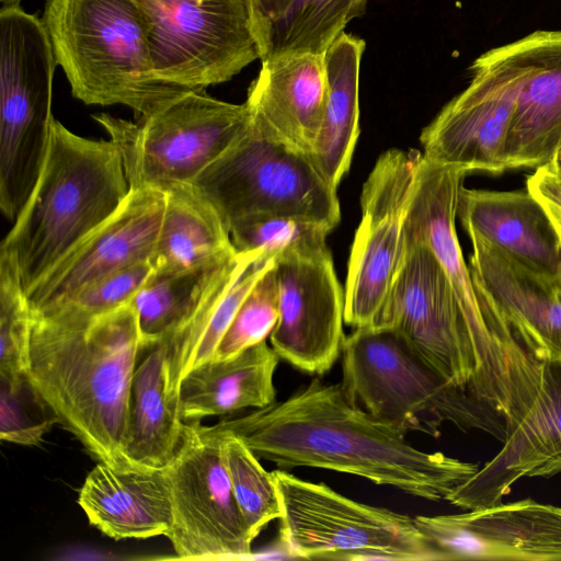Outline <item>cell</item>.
Here are the masks:
<instances>
[{"label": "cell", "instance_id": "6da1fadb", "mask_svg": "<svg viewBox=\"0 0 561 561\" xmlns=\"http://www.w3.org/2000/svg\"><path fill=\"white\" fill-rule=\"evenodd\" d=\"M215 426L279 469L333 470L428 501L445 500L479 469L440 451L417 449L405 433L356 403L342 383L319 378L283 401Z\"/></svg>", "mask_w": 561, "mask_h": 561}, {"label": "cell", "instance_id": "7a4b0ae2", "mask_svg": "<svg viewBox=\"0 0 561 561\" xmlns=\"http://www.w3.org/2000/svg\"><path fill=\"white\" fill-rule=\"evenodd\" d=\"M26 377L99 462L134 469L125 448L136 362L145 350L133 305L88 321L33 316Z\"/></svg>", "mask_w": 561, "mask_h": 561}, {"label": "cell", "instance_id": "3957f363", "mask_svg": "<svg viewBox=\"0 0 561 561\" xmlns=\"http://www.w3.org/2000/svg\"><path fill=\"white\" fill-rule=\"evenodd\" d=\"M130 191L112 140L79 136L54 119L38 180L3 239L25 293L107 220Z\"/></svg>", "mask_w": 561, "mask_h": 561}, {"label": "cell", "instance_id": "277c9868", "mask_svg": "<svg viewBox=\"0 0 561 561\" xmlns=\"http://www.w3.org/2000/svg\"><path fill=\"white\" fill-rule=\"evenodd\" d=\"M42 21L72 95L84 104H122L142 118L193 91L154 73L134 0H46Z\"/></svg>", "mask_w": 561, "mask_h": 561}, {"label": "cell", "instance_id": "5b68a950", "mask_svg": "<svg viewBox=\"0 0 561 561\" xmlns=\"http://www.w3.org/2000/svg\"><path fill=\"white\" fill-rule=\"evenodd\" d=\"M341 355L342 386L378 420L405 434L437 437L439 428L450 423L504 440L502 416L446 381L393 330L354 329L345 335Z\"/></svg>", "mask_w": 561, "mask_h": 561}, {"label": "cell", "instance_id": "8992f818", "mask_svg": "<svg viewBox=\"0 0 561 561\" xmlns=\"http://www.w3.org/2000/svg\"><path fill=\"white\" fill-rule=\"evenodd\" d=\"M251 113V112H250ZM225 226L256 214H280L333 229L336 188L311 157L272 137L252 117L245 131L191 183Z\"/></svg>", "mask_w": 561, "mask_h": 561}, {"label": "cell", "instance_id": "52a82bcc", "mask_svg": "<svg viewBox=\"0 0 561 561\" xmlns=\"http://www.w3.org/2000/svg\"><path fill=\"white\" fill-rule=\"evenodd\" d=\"M279 539L295 559L438 561L414 517L348 499L322 482L272 471Z\"/></svg>", "mask_w": 561, "mask_h": 561}, {"label": "cell", "instance_id": "ba28073f", "mask_svg": "<svg viewBox=\"0 0 561 561\" xmlns=\"http://www.w3.org/2000/svg\"><path fill=\"white\" fill-rule=\"evenodd\" d=\"M118 148L131 188L168 191L192 181L248 128L250 110L190 91L138 123L93 115Z\"/></svg>", "mask_w": 561, "mask_h": 561}, {"label": "cell", "instance_id": "9c48e42d", "mask_svg": "<svg viewBox=\"0 0 561 561\" xmlns=\"http://www.w3.org/2000/svg\"><path fill=\"white\" fill-rule=\"evenodd\" d=\"M53 46L37 16L19 5L0 11V187L22 196L45 162L54 116Z\"/></svg>", "mask_w": 561, "mask_h": 561}, {"label": "cell", "instance_id": "30bf717a", "mask_svg": "<svg viewBox=\"0 0 561 561\" xmlns=\"http://www.w3.org/2000/svg\"><path fill=\"white\" fill-rule=\"evenodd\" d=\"M154 73L188 90L226 82L260 58L251 0H134Z\"/></svg>", "mask_w": 561, "mask_h": 561}, {"label": "cell", "instance_id": "8fae6325", "mask_svg": "<svg viewBox=\"0 0 561 561\" xmlns=\"http://www.w3.org/2000/svg\"><path fill=\"white\" fill-rule=\"evenodd\" d=\"M224 439L215 425L183 421L175 454L163 469L172 507L165 537L179 559L252 558L253 539L232 492Z\"/></svg>", "mask_w": 561, "mask_h": 561}, {"label": "cell", "instance_id": "7c38bea8", "mask_svg": "<svg viewBox=\"0 0 561 561\" xmlns=\"http://www.w3.org/2000/svg\"><path fill=\"white\" fill-rule=\"evenodd\" d=\"M420 158V151L389 149L377 159L363 185L362 218L344 289V322L354 329L376 324L400 270Z\"/></svg>", "mask_w": 561, "mask_h": 561}, {"label": "cell", "instance_id": "4fadbf2b", "mask_svg": "<svg viewBox=\"0 0 561 561\" xmlns=\"http://www.w3.org/2000/svg\"><path fill=\"white\" fill-rule=\"evenodd\" d=\"M471 71L469 85L422 130V156L468 173L501 174L508 170L505 147L517 76L499 47L479 56Z\"/></svg>", "mask_w": 561, "mask_h": 561}, {"label": "cell", "instance_id": "5bb4252c", "mask_svg": "<svg viewBox=\"0 0 561 561\" xmlns=\"http://www.w3.org/2000/svg\"><path fill=\"white\" fill-rule=\"evenodd\" d=\"M468 172L422 153L405 218V234L426 243L440 263L472 330L491 345L523 358H537L517 336L492 298L474 285L456 230L460 190Z\"/></svg>", "mask_w": 561, "mask_h": 561}, {"label": "cell", "instance_id": "9a60e30c", "mask_svg": "<svg viewBox=\"0 0 561 561\" xmlns=\"http://www.w3.org/2000/svg\"><path fill=\"white\" fill-rule=\"evenodd\" d=\"M279 316L270 341L279 358L311 375L331 369L345 334L344 291L330 250L275 261Z\"/></svg>", "mask_w": 561, "mask_h": 561}, {"label": "cell", "instance_id": "2e32d148", "mask_svg": "<svg viewBox=\"0 0 561 561\" xmlns=\"http://www.w3.org/2000/svg\"><path fill=\"white\" fill-rule=\"evenodd\" d=\"M414 522L440 560H561V507L530 499Z\"/></svg>", "mask_w": 561, "mask_h": 561}, {"label": "cell", "instance_id": "e0dca14e", "mask_svg": "<svg viewBox=\"0 0 561 561\" xmlns=\"http://www.w3.org/2000/svg\"><path fill=\"white\" fill-rule=\"evenodd\" d=\"M165 204L164 191L130 187L119 208L26 291L32 313L47 311L110 274L150 260Z\"/></svg>", "mask_w": 561, "mask_h": 561}, {"label": "cell", "instance_id": "ac0fdd59", "mask_svg": "<svg viewBox=\"0 0 561 561\" xmlns=\"http://www.w3.org/2000/svg\"><path fill=\"white\" fill-rule=\"evenodd\" d=\"M499 48L517 76L507 168L537 169L561 146V31L538 30Z\"/></svg>", "mask_w": 561, "mask_h": 561}, {"label": "cell", "instance_id": "d6986e66", "mask_svg": "<svg viewBox=\"0 0 561 561\" xmlns=\"http://www.w3.org/2000/svg\"><path fill=\"white\" fill-rule=\"evenodd\" d=\"M468 237L474 285L488 293L538 359L561 362V275L533 270L483 239Z\"/></svg>", "mask_w": 561, "mask_h": 561}, {"label": "cell", "instance_id": "ffe728a7", "mask_svg": "<svg viewBox=\"0 0 561 561\" xmlns=\"http://www.w3.org/2000/svg\"><path fill=\"white\" fill-rule=\"evenodd\" d=\"M327 94L323 54H296L262 61L245 103L252 119L272 137L311 156Z\"/></svg>", "mask_w": 561, "mask_h": 561}, {"label": "cell", "instance_id": "44dd1931", "mask_svg": "<svg viewBox=\"0 0 561 561\" xmlns=\"http://www.w3.org/2000/svg\"><path fill=\"white\" fill-rule=\"evenodd\" d=\"M457 216L468 236L483 239L533 270L561 275V240L542 206L527 190L462 186Z\"/></svg>", "mask_w": 561, "mask_h": 561}, {"label": "cell", "instance_id": "7402d4cb", "mask_svg": "<svg viewBox=\"0 0 561 561\" xmlns=\"http://www.w3.org/2000/svg\"><path fill=\"white\" fill-rule=\"evenodd\" d=\"M78 504L92 526L115 540L165 536L172 523L163 470H118L99 462L88 473Z\"/></svg>", "mask_w": 561, "mask_h": 561}, {"label": "cell", "instance_id": "603a6c76", "mask_svg": "<svg viewBox=\"0 0 561 561\" xmlns=\"http://www.w3.org/2000/svg\"><path fill=\"white\" fill-rule=\"evenodd\" d=\"M279 357L261 342L227 359H209L188 371L179 386L183 421L224 415L275 401L274 374Z\"/></svg>", "mask_w": 561, "mask_h": 561}, {"label": "cell", "instance_id": "cb8c5ba5", "mask_svg": "<svg viewBox=\"0 0 561 561\" xmlns=\"http://www.w3.org/2000/svg\"><path fill=\"white\" fill-rule=\"evenodd\" d=\"M150 257L156 272H179L234 257L230 233L213 206L191 183L172 186Z\"/></svg>", "mask_w": 561, "mask_h": 561}, {"label": "cell", "instance_id": "d4e9b609", "mask_svg": "<svg viewBox=\"0 0 561 561\" xmlns=\"http://www.w3.org/2000/svg\"><path fill=\"white\" fill-rule=\"evenodd\" d=\"M364 49V39L343 32L323 53L327 103L317 145L310 157L336 190L350 169L359 135L358 83Z\"/></svg>", "mask_w": 561, "mask_h": 561}, {"label": "cell", "instance_id": "484cf974", "mask_svg": "<svg viewBox=\"0 0 561 561\" xmlns=\"http://www.w3.org/2000/svg\"><path fill=\"white\" fill-rule=\"evenodd\" d=\"M148 348L133 376L125 456L134 469L163 470L178 448L183 420L168 391L164 344Z\"/></svg>", "mask_w": 561, "mask_h": 561}, {"label": "cell", "instance_id": "4316f807", "mask_svg": "<svg viewBox=\"0 0 561 561\" xmlns=\"http://www.w3.org/2000/svg\"><path fill=\"white\" fill-rule=\"evenodd\" d=\"M367 0H291L278 14L253 24L261 61L286 55H322L365 12Z\"/></svg>", "mask_w": 561, "mask_h": 561}, {"label": "cell", "instance_id": "83f0119b", "mask_svg": "<svg viewBox=\"0 0 561 561\" xmlns=\"http://www.w3.org/2000/svg\"><path fill=\"white\" fill-rule=\"evenodd\" d=\"M237 256L199 268L153 271L130 301L145 348L161 342L187 318Z\"/></svg>", "mask_w": 561, "mask_h": 561}, {"label": "cell", "instance_id": "f1b7e54d", "mask_svg": "<svg viewBox=\"0 0 561 561\" xmlns=\"http://www.w3.org/2000/svg\"><path fill=\"white\" fill-rule=\"evenodd\" d=\"M331 230L317 221L280 214L245 216L229 227L238 253L260 252L275 261L329 250L325 240Z\"/></svg>", "mask_w": 561, "mask_h": 561}, {"label": "cell", "instance_id": "f546056e", "mask_svg": "<svg viewBox=\"0 0 561 561\" xmlns=\"http://www.w3.org/2000/svg\"><path fill=\"white\" fill-rule=\"evenodd\" d=\"M222 432L224 457L232 492L254 540L271 522L282 516L276 485L272 472L262 467L249 446L236 435Z\"/></svg>", "mask_w": 561, "mask_h": 561}, {"label": "cell", "instance_id": "4dcf8cb0", "mask_svg": "<svg viewBox=\"0 0 561 561\" xmlns=\"http://www.w3.org/2000/svg\"><path fill=\"white\" fill-rule=\"evenodd\" d=\"M32 319L16 265L0 251V377L26 375Z\"/></svg>", "mask_w": 561, "mask_h": 561}, {"label": "cell", "instance_id": "1f68e13d", "mask_svg": "<svg viewBox=\"0 0 561 561\" xmlns=\"http://www.w3.org/2000/svg\"><path fill=\"white\" fill-rule=\"evenodd\" d=\"M153 272L150 260L121 268L82 288L60 305L34 316L88 321L129 304Z\"/></svg>", "mask_w": 561, "mask_h": 561}, {"label": "cell", "instance_id": "d6a6232c", "mask_svg": "<svg viewBox=\"0 0 561 561\" xmlns=\"http://www.w3.org/2000/svg\"><path fill=\"white\" fill-rule=\"evenodd\" d=\"M274 266L275 263L263 273L243 299L213 359L231 358L271 336L279 316Z\"/></svg>", "mask_w": 561, "mask_h": 561}, {"label": "cell", "instance_id": "836d02e7", "mask_svg": "<svg viewBox=\"0 0 561 561\" xmlns=\"http://www.w3.org/2000/svg\"><path fill=\"white\" fill-rule=\"evenodd\" d=\"M0 438L24 446L38 445L57 419L26 375L0 377Z\"/></svg>", "mask_w": 561, "mask_h": 561}, {"label": "cell", "instance_id": "e575fe53", "mask_svg": "<svg viewBox=\"0 0 561 561\" xmlns=\"http://www.w3.org/2000/svg\"><path fill=\"white\" fill-rule=\"evenodd\" d=\"M526 190L542 206L561 240V176L541 165L527 179Z\"/></svg>", "mask_w": 561, "mask_h": 561}, {"label": "cell", "instance_id": "d590c367", "mask_svg": "<svg viewBox=\"0 0 561 561\" xmlns=\"http://www.w3.org/2000/svg\"><path fill=\"white\" fill-rule=\"evenodd\" d=\"M291 0H251L253 24L282 12Z\"/></svg>", "mask_w": 561, "mask_h": 561}, {"label": "cell", "instance_id": "8d00e7d4", "mask_svg": "<svg viewBox=\"0 0 561 561\" xmlns=\"http://www.w3.org/2000/svg\"><path fill=\"white\" fill-rule=\"evenodd\" d=\"M545 165H548L553 172L561 176V146L554 153L551 161Z\"/></svg>", "mask_w": 561, "mask_h": 561}, {"label": "cell", "instance_id": "74e56055", "mask_svg": "<svg viewBox=\"0 0 561 561\" xmlns=\"http://www.w3.org/2000/svg\"><path fill=\"white\" fill-rule=\"evenodd\" d=\"M1 7H14L19 5L21 0H0Z\"/></svg>", "mask_w": 561, "mask_h": 561}]
</instances>
